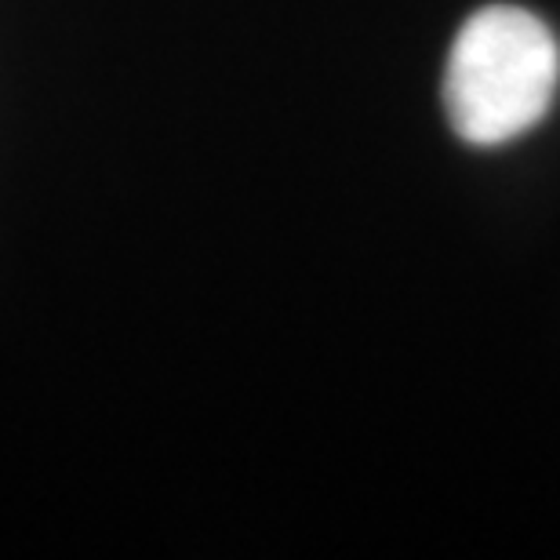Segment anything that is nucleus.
Instances as JSON below:
<instances>
[{
    "instance_id": "obj_1",
    "label": "nucleus",
    "mask_w": 560,
    "mask_h": 560,
    "mask_svg": "<svg viewBox=\"0 0 560 560\" xmlns=\"http://www.w3.org/2000/svg\"><path fill=\"white\" fill-rule=\"evenodd\" d=\"M560 44L528 8L488 4L458 26L444 66V114L469 145H506L550 114Z\"/></svg>"
}]
</instances>
